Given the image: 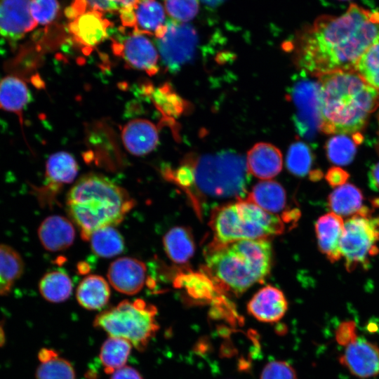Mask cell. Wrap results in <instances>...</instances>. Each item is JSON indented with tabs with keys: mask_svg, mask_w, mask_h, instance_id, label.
<instances>
[{
	"mask_svg": "<svg viewBox=\"0 0 379 379\" xmlns=\"http://www.w3.org/2000/svg\"><path fill=\"white\" fill-rule=\"evenodd\" d=\"M379 42V12L351 4L340 16L321 15L302 30L295 45L302 71L319 77L355 71L364 53Z\"/></svg>",
	"mask_w": 379,
	"mask_h": 379,
	"instance_id": "6da1fadb",
	"label": "cell"
},
{
	"mask_svg": "<svg viewBox=\"0 0 379 379\" xmlns=\"http://www.w3.org/2000/svg\"><path fill=\"white\" fill-rule=\"evenodd\" d=\"M320 131L326 134L357 133L379 107V91L355 71H339L319 77Z\"/></svg>",
	"mask_w": 379,
	"mask_h": 379,
	"instance_id": "7a4b0ae2",
	"label": "cell"
},
{
	"mask_svg": "<svg viewBox=\"0 0 379 379\" xmlns=\"http://www.w3.org/2000/svg\"><path fill=\"white\" fill-rule=\"evenodd\" d=\"M135 204L126 190L95 173L79 178L66 198L67 212L85 241L95 230L121 222Z\"/></svg>",
	"mask_w": 379,
	"mask_h": 379,
	"instance_id": "3957f363",
	"label": "cell"
},
{
	"mask_svg": "<svg viewBox=\"0 0 379 379\" xmlns=\"http://www.w3.org/2000/svg\"><path fill=\"white\" fill-rule=\"evenodd\" d=\"M187 180L183 190L199 213L202 202L243 199L247 194L249 174L240 154L223 151L194 157L182 162Z\"/></svg>",
	"mask_w": 379,
	"mask_h": 379,
	"instance_id": "277c9868",
	"label": "cell"
},
{
	"mask_svg": "<svg viewBox=\"0 0 379 379\" xmlns=\"http://www.w3.org/2000/svg\"><path fill=\"white\" fill-rule=\"evenodd\" d=\"M272 250L267 239H244L225 245L209 244L206 270L218 286L239 295L270 272Z\"/></svg>",
	"mask_w": 379,
	"mask_h": 379,
	"instance_id": "5b68a950",
	"label": "cell"
},
{
	"mask_svg": "<svg viewBox=\"0 0 379 379\" xmlns=\"http://www.w3.org/2000/svg\"><path fill=\"white\" fill-rule=\"evenodd\" d=\"M210 226L213 234L211 245H225L244 239H267L281 234L284 229L279 217L246 199L214 207Z\"/></svg>",
	"mask_w": 379,
	"mask_h": 379,
	"instance_id": "8992f818",
	"label": "cell"
},
{
	"mask_svg": "<svg viewBox=\"0 0 379 379\" xmlns=\"http://www.w3.org/2000/svg\"><path fill=\"white\" fill-rule=\"evenodd\" d=\"M157 314V307L143 299L124 300L99 313L93 325L109 336L123 338L143 351L159 328Z\"/></svg>",
	"mask_w": 379,
	"mask_h": 379,
	"instance_id": "52a82bcc",
	"label": "cell"
},
{
	"mask_svg": "<svg viewBox=\"0 0 379 379\" xmlns=\"http://www.w3.org/2000/svg\"><path fill=\"white\" fill-rule=\"evenodd\" d=\"M378 240L372 222L371 211L363 206L344 222L340 251L345 259L346 270L352 272L359 265L366 268L368 256L378 253V248L375 246Z\"/></svg>",
	"mask_w": 379,
	"mask_h": 379,
	"instance_id": "ba28073f",
	"label": "cell"
},
{
	"mask_svg": "<svg viewBox=\"0 0 379 379\" xmlns=\"http://www.w3.org/2000/svg\"><path fill=\"white\" fill-rule=\"evenodd\" d=\"M295 107L293 123L298 134L307 140L315 138L321 128L319 83L301 71L289 89Z\"/></svg>",
	"mask_w": 379,
	"mask_h": 379,
	"instance_id": "9c48e42d",
	"label": "cell"
},
{
	"mask_svg": "<svg viewBox=\"0 0 379 379\" xmlns=\"http://www.w3.org/2000/svg\"><path fill=\"white\" fill-rule=\"evenodd\" d=\"M154 36L161 59L171 72H177L192 59L198 38L191 25L171 19Z\"/></svg>",
	"mask_w": 379,
	"mask_h": 379,
	"instance_id": "30bf717a",
	"label": "cell"
},
{
	"mask_svg": "<svg viewBox=\"0 0 379 379\" xmlns=\"http://www.w3.org/2000/svg\"><path fill=\"white\" fill-rule=\"evenodd\" d=\"M78 165L72 155L58 152L51 155L46 164L45 181L34 188V194L42 206H52L62 188L76 178Z\"/></svg>",
	"mask_w": 379,
	"mask_h": 379,
	"instance_id": "8fae6325",
	"label": "cell"
},
{
	"mask_svg": "<svg viewBox=\"0 0 379 379\" xmlns=\"http://www.w3.org/2000/svg\"><path fill=\"white\" fill-rule=\"evenodd\" d=\"M31 0H0V36L15 42L33 30L37 24L30 11Z\"/></svg>",
	"mask_w": 379,
	"mask_h": 379,
	"instance_id": "7c38bea8",
	"label": "cell"
},
{
	"mask_svg": "<svg viewBox=\"0 0 379 379\" xmlns=\"http://www.w3.org/2000/svg\"><path fill=\"white\" fill-rule=\"evenodd\" d=\"M116 54L121 56L131 67L155 74L159 69V55L152 41L144 34L133 33L126 36L121 42H114Z\"/></svg>",
	"mask_w": 379,
	"mask_h": 379,
	"instance_id": "4fadbf2b",
	"label": "cell"
},
{
	"mask_svg": "<svg viewBox=\"0 0 379 379\" xmlns=\"http://www.w3.org/2000/svg\"><path fill=\"white\" fill-rule=\"evenodd\" d=\"M119 12L123 25L136 34L154 35L166 22L164 8L157 0H137Z\"/></svg>",
	"mask_w": 379,
	"mask_h": 379,
	"instance_id": "5bb4252c",
	"label": "cell"
},
{
	"mask_svg": "<svg viewBox=\"0 0 379 379\" xmlns=\"http://www.w3.org/2000/svg\"><path fill=\"white\" fill-rule=\"evenodd\" d=\"M102 13L85 7L70 18L68 28L76 42L86 48H93L108 36L110 22Z\"/></svg>",
	"mask_w": 379,
	"mask_h": 379,
	"instance_id": "9a60e30c",
	"label": "cell"
},
{
	"mask_svg": "<svg viewBox=\"0 0 379 379\" xmlns=\"http://www.w3.org/2000/svg\"><path fill=\"white\" fill-rule=\"evenodd\" d=\"M147 267L143 262L131 257L119 258L112 262L107 271V278L117 291L134 295L142 288Z\"/></svg>",
	"mask_w": 379,
	"mask_h": 379,
	"instance_id": "2e32d148",
	"label": "cell"
},
{
	"mask_svg": "<svg viewBox=\"0 0 379 379\" xmlns=\"http://www.w3.org/2000/svg\"><path fill=\"white\" fill-rule=\"evenodd\" d=\"M340 362L359 378L375 376L379 373V348L365 339H357L347 345Z\"/></svg>",
	"mask_w": 379,
	"mask_h": 379,
	"instance_id": "e0dca14e",
	"label": "cell"
},
{
	"mask_svg": "<svg viewBox=\"0 0 379 379\" xmlns=\"http://www.w3.org/2000/svg\"><path fill=\"white\" fill-rule=\"evenodd\" d=\"M287 309L288 302L283 292L270 285L260 288L247 305L250 314L265 323L279 321L284 317Z\"/></svg>",
	"mask_w": 379,
	"mask_h": 379,
	"instance_id": "ac0fdd59",
	"label": "cell"
},
{
	"mask_svg": "<svg viewBox=\"0 0 379 379\" xmlns=\"http://www.w3.org/2000/svg\"><path fill=\"white\" fill-rule=\"evenodd\" d=\"M37 235L42 246L48 251L58 252L68 248L75 239L72 222L62 215H51L39 225Z\"/></svg>",
	"mask_w": 379,
	"mask_h": 379,
	"instance_id": "d6986e66",
	"label": "cell"
},
{
	"mask_svg": "<svg viewBox=\"0 0 379 379\" xmlns=\"http://www.w3.org/2000/svg\"><path fill=\"white\" fill-rule=\"evenodd\" d=\"M122 142L132 154L142 156L151 152L159 143V131L154 123L137 119L128 121L121 130Z\"/></svg>",
	"mask_w": 379,
	"mask_h": 379,
	"instance_id": "ffe728a7",
	"label": "cell"
},
{
	"mask_svg": "<svg viewBox=\"0 0 379 379\" xmlns=\"http://www.w3.org/2000/svg\"><path fill=\"white\" fill-rule=\"evenodd\" d=\"M343 230L341 216L333 212L321 216L315 223L319 248L331 262L339 260L342 256L340 241Z\"/></svg>",
	"mask_w": 379,
	"mask_h": 379,
	"instance_id": "44dd1931",
	"label": "cell"
},
{
	"mask_svg": "<svg viewBox=\"0 0 379 379\" xmlns=\"http://www.w3.org/2000/svg\"><path fill=\"white\" fill-rule=\"evenodd\" d=\"M246 165L248 173L267 180L275 177L281 171L282 155L275 146L259 142L248 152Z\"/></svg>",
	"mask_w": 379,
	"mask_h": 379,
	"instance_id": "7402d4cb",
	"label": "cell"
},
{
	"mask_svg": "<svg viewBox=\"0 0 379 379\" xmlns=\"http://www.w3.org/2000/svg\"><path fill=\"white\" fill-rule=\"evenodd\" d=\"M31 99L26 83L15 75H7L0 81V109L14 113L22 123L23 110Z\"/></svg>",
	"mask_w": 379,
	"mask_h": 379,
	"instance_id": "603a6c76",
	"label": "cell"
},
{
	"mask_svg": "<svg viewBox=\"0 0 379 379\" xmlns=\"http://www.w3.org/2000/svg\"><path fill=\"white\" fill-rule=\"evenodd\" d=\"M76 298L79 305L86 310H100L107 304L110 298L108 283L100 275H88L79 284Z\"/></svg>",
	"mask_w": 379,
	"mask_h": 379,
	"instance_id": "cb8c5ba5",
	"label": "cell"
},
{
	"mask_svg": "<svg viewBox=\"0 0 379 379\" xmlns=\"http://www.w3.org/2000/svg\"><path fill=\"white\" fill-rule=\"evenodd\" d=\"M165 252L173 262L183 265L193 256L195 244L188 227L177 226L170 229L163 238Z\"/></svg>",
	"mask_w": 379,
	"mask_h": 379,
	"instance_id": "d4e9b609",
	"label": "cell"
},
{
	"mask_svg": "<svg viewBox=\"0 0 379 379\" xmlns=\"http://www.w3.org/2000/svg\"><path fill=\"white\" fill-rule=\"evenodd\" d=\"M246 199L267 212L276 215L285 208L286 194L279 183L267 180L254 185Z\"/></svg>",
	"mask_w": 379,
	"mask_h": 379,
	"instance_id": "484cf974",
	"label": "cell"
},
{
	"mask_svg": "<svg viewBox=\"0 0 379 379\" xmlns=\"http://www.w3.org/2000/svg\"><path fill=\"white\" fill-rule=\"evenodd\" d=\"M25 271L24 260L13 247L0 244V296L8 295Z\"/></svg>",
	"mask_w": 379,
	"mask_h": 379,
	"instance_id": "4316f807",
	"label": "cell"
},
{
	"mask_svg": "<svg viewBox=\"0 0 379 379\" xmlns=\"http://www.w3.org/2000/svg\"><path fill=\"white\" fill-rule=\"evenodd\" d=\"M363 194L352 184L347 183L335 189L328 196V206L333 213L340 216L357 213L363 207Z\"/></svg>",
	"mask_w": 379,
	"mask_h": 379,
	"instance_id": "83f0119b",
	"label": "cell"
},
{
	"mask_svg": "<svg viewBox=\"0 0 379 379\" xmlns=\"http://www.w3.org/2000/svg\"><path fill=\"white\" fill-rule=\"evenodd\" d=\"M133 345L127 340L109 336L100 347L99 359L107 374L126 366Z\"/></svg>",
	"mask_w": 379,
	"mask_h": 379,
	"instance_id": "f1b7e54d",
	"label": "cell"
},
{
	"mask_svg": "<svg viewBox=\"0 0 379 379\" xmlns=\"http://www.w3.org/2000/svg\"><path fill=\"white\" fill-rule=\"evenodd\" d=\"M39 290L46 300L51 302H61L70 296L72 282L65 272L60 270L51 271L41 278Z\"/></svg>",
	"mask_w": 379,
	"mask_h": 379,
	"instance_id": "f546056e",
	"label": "cell"
},
{
	"mask_svg": "<svg viewBox=\"0 0 379 379\" xmlns=\"http://www.w3.org/2000/svg\"><path fill=\"white\" fill-rule=\"evenodd\" d=\"M88 241L92 251L98 256L112 258L124 249V238L114 226L101 227L92 233Z\"/></svg>",
	"mask_w": 379,
	"mask_h": 379,
	"instance_id": "4dcf8cb0",
	"label": "cell"
},
{
	"mask_svg": "<svg viewBox=\"0 0 379 379\" xmlns=\"http://www.w3.org/2000/svg\"><path fill=\"white\" fill-rule=\"evenodd\" d=\"M210 278L199 273H180L174 279L175 288L185 289L187 293L195 299L209 300L213 297L215 292Z\"/></svg>",
	"mask_w": 379,
	"mask_h": 379,
	"instance_id": "1f68e13d",
	"label": "cell"
},
{
	"mask_svg": "<svg viewBox=\"0 0 379 379\" xmlns=\"http://www.w3.org/2000/svg\"><path fill=\"white\" fill-rule=\"evenodd\" d=\"M145 89L155 106L164 115L172 117L182 113L185 105L184 100L167 84L157 88L147 86Z\"/></svg>",
	"mask_w": 379,
	"mask_h": 379,
	"instance_id": "d6a6232c",
	"label": "cell"
},
{
	"mask_svg": "<svg viewBox=\"0 0 379 379\" xmlns=\"http://www.w3.org/2000/svg\"><path fill=\"white\" fill-rule=\"evenodd\" d=\"M356 143L345 135H338L330 138L326 145L328 159L338 166L347 165L354 159Z\"/></svg>",
	"mask_w": 379,
	"mask_h": 379,
	"instance_id": "836d02e7",
	"label": "cell"
},
{
	"mask_svg": "<svg viewBox=\"0 0 379 379\" xmlns=\"http://www.w3.org/2000/svg\"><path fill=\"white\" fill-rule=\"evenodd\" d=\"M355 72L379 91V42L368 48L359 59Z\"/></svg>",
	"mask_w": 379,
	"mask_h": 379,
	"instance_id": "e575fe53",
	"label": "cell"
},
{
	"mask_svg": "<svg viewBox=\"0 0 379 379\" xmlns=\"http://www.w3.org/2000/svg\"><path fill=\"white\" fill-rule=\"evenodd\" d=\"M286 162L288 170L293 175H306L312 164L310 149L302 142H293L288 149Z\"/></svg>",
	"mask_w": 379,
	"mask_h": 379,
	"instance_id": "d590c367",
	"label": "cell"
},
{
	"mask_svg": "<svg viewBox=\"0 0 379 379\" xmlns=\"http://www.w3.org/2000/svg\"><path fill=\"white\" fill-rule=\"evenodd\" d=\"M36 379H76V373L72 364L58 355L41 363L36 371Z\"/></svg>",
	"mask_w": 379,
	"mask_h": 379,
	"instance_id": "8d00e7d4",
	"label": "cell"
},
{
	"mask_svg": "<svg viewBox=\"0 0 379 379\" xmlns=\"http://www.w3.org/2000/svg\"><path fill=\"white\" fill-rule=\"evenodd\" d=\"M164 7L171 20L187 23L198 13L199 0H164Z\"/></svg>",
	"mask_w": 379,
	"mask_h": 379,
	"instance_id": "74e56055",
	"label": "cell"
},
{
	"mask_svg": "<svg viewBox=\"0 0 379 379\" xmlns=\"http://www.w3.org/2000/svg\"><path fill=\"white\" fill-rule=\"evenodd\" d=\"M60 10L57 0H31L32 16L38 25H46L52 22Z\"/></svg>",
	"mask_w": 379,
	"mask_h": 379,
	"instance_id": "f35d334b",
	"label": "cell"
},
{
	"mask_svg": "<svg viewBox=\"0 0 379 379\" xmlns=\"http://www.w3.org/2000/svg\"><path fill=\"white\" fill-rule=\"evenodd\" d=\"M260 379H298L296 373L288 362L273 361L263 368Z\"/></svg>",
	"mask_w": 379,
	"mask_h": 379,
	"instance_id": "ab89813d",
	"label": "cell"
},
{
	"mask_svg": "<svg viewBox=\"0 0 379 379\" xmlns=\"http://www.w3.org/2000/svg\"><path fill=\"white\" fill-rule=\"evenodd\" d=\"M137 0H85L88 6L101 12L119 11L133 5Z\"/></svg>",
	"mask_w": 379,
	"mask_h": 379,
	"instance_id": "60d3db41",
	"label": "cell"
},
{
	"mask_svg": "<svg viewBox=\"0 0 379 379\" xmlns=\"http://www.w3.org/2000/svg\"><path fill=\"white\" fill-rule=\"evenodd\" d=\"M356 330V324L352 321L341 323L335 335L338 344L345 346L354 342L357 339Z\"/></svg>",
	"mask_w": 379,
	"mask_h": 379,
	"instance_id": "b9f144b4",
	"label": "cell"
},
{
	"mask_svg": "<svg viewBox=\"0 0 379 379\" xmlns=\"http://www.w3.org/2000/svg\"><path fill=\"white\" fill-rule=\"evenodd\" d=\"M349 173L340 167L335 166L331 168L326 175V179L332 187L343 185L349 178Z\"/></svg>",
	"mask_w": 379,
	"mask_h": 379,
	"instance_id": "7bdbcfd3",
	"label": "cell"
},
{
	"mask_svg": "<svg viewBox=\"0 0 379 379\" xmlns=\"http://www.w3.org/2000/svg\"><path fill=\"white\" fill-rule=\"evenodd\" d=\"M110 379H143V378L133 367L125 366L112 373Z\"/></svg>",
	"mask_w": 379,
	"mask_h": 379,
	"instance_id": "ee69618b",
	"label": "cell"
},
{
	"mask_svg": "<svg viewBox=\"0 0 379 379\" xmlns=\"http://www.w3.org/2000/svg\"><path fill=\"white\" fill-rule=\"evenodd\" d=\"M59 355L58 352L53 349L43 347L38 352V359L41 363H44Z\"/></svg>",
	"mask_w": 379,
	"mask_h": 379,
	"instance_id": "f6af8a7d",
	"label": "cell"
},
{
	"mask_svg": "<svg viewBox=\"0 0 379 379\" xmlns=\"http://www.w3.org/2000/svg\"><path fill=\"white\" fill-rule=\"evenodd\" d=\"M368 176L371 187L379 191V162L371 168Z\"/></svg>",
	"mask_w": 379,
	"mask_h": 379,
	"instance_id": "bcb514c9",
	"label": "cell"
},
{
	"mask_svg": "<svg viewBox=\"0 0 379 379\" xmlns=\"http://www.w3.org/2000/svg\"><path fill=\"white\" fill-rule=\"evenodd\" d=\"M4 321H0V347H2L6 343V334L4 328Z\"/></svg>",
	"mask_w": 379,
	"mask_h": 379,
	"instance_id": "7dc6e473",
	"label": "cell"
},
{
	"mask_svg": "<svg viewBox=\"0 0 379 379\" xmlns=\"http://www.w3.org/2000/svg\"><path fill=\"white\" fill-rule=\"evenodd\" d=\"M378 326L374 322H371L367 326V330L370 333H375L378 331Z\"/></svg>",
	"mask_w": 379,
	"mask_h": 379,
	"instance_id": "c3c4849f",
	"label": "cell"
},
{
	"mask_svg": "<svg viewBox=\"0 0 379 379\" xmlns=\"http://www.w3.org/2000/svg\"><path fill=\"white\" fill-rule=\"evenodd\" d=\"M204 3L209 6H217L222 3L224 0H201Z\"/></svg>",
	"mask_w": 379,
	"mask_h": 379,
	"instance_id": "681fc988",
	"label": "cell"
},
{
	"mask_svg": "<svg viewBox=\"0 0 379 379\" xmlns=\"http://www.w3.org/2000/svg\"><path fill=\"white\" fill-rule=\"evenodd\" d=\"M372 222L379 238V217L372 218Z\"/></svg>",
	"mask_w": 379,
	"mask_h": 379,
	"instance_id": "f907efd6",
	"label": "cell"
},
{
	"mask_svg": "<svg viewBox=\"0 0 379 379\" xmlns=\"http://www.w3.org/2000/svg\"><path fill=\"white\" fill-rule=\"evenodd\" d=\"M314 174H312L310 173V177H311V179L313 180H319L321 176H322V174L320 171H314Z\"/></svg>",
	"mask_w": 379,
	"mask_h": 379,
	"instance_id": "816d5d0a",
	"label": "cell"
},
{
	"mask_svg": "<svg viewBox=\"0 0 379 379\" xmlns=\"http://www.w3.org/2000/svg\"><path fill=\"white\" fill-rule=\"evenodd\" d=\"M373 206L379 207V198L375 199L372 201Z\"/></svg>",
	"mask_w": 379,
	"mask_h": 379,
	"instance_id": "f5cc1de1",
	"label": "cell"
}]
</instances>
